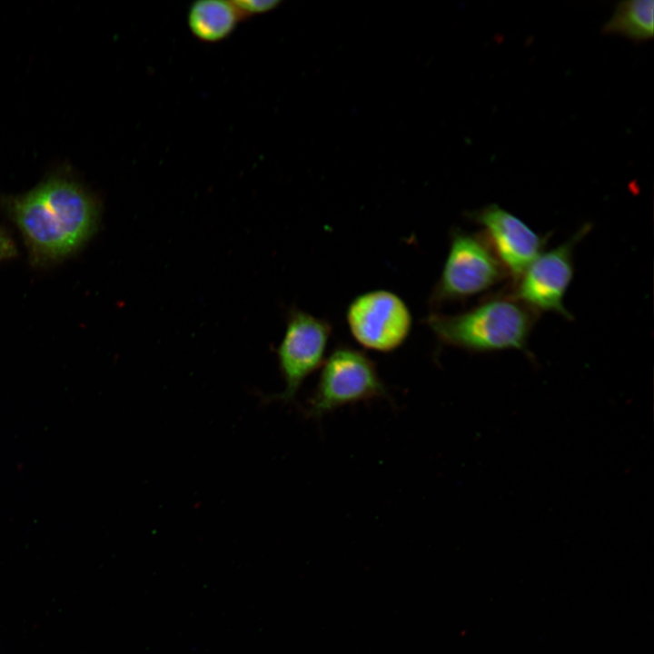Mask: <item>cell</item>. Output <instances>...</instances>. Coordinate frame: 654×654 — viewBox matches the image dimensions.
Segmentation results:
<instances>
[{"instance_id":"obj_7","label":"cell","mask_w":654,"mask_h":654,"mask_svg":"<svg viewBox=\"0 0 654 654\" xmlns=\"http://www.w3.org/2000/svg\"><path fill=\"white\" fill-rule=\"evenodd\" d=\"M346 322L352 336L363 348L390 352L407 340L412 326L405 302L388 290L357 295L348 305Z\"/></svg>"},{"instance_id":"obj_12","label":"cell","mask_w":654,"mask_h":654,"mask_svg":"<svg viewBox=\"0 0 654 654\" xmlns=\"http://www.w3.org/2000/svg\"><path fill=\"white\" fill-rule=\"evenodd\" d=\"M16 254V246L12 237L0 227V262L14 258Z\"/></svg>"},{"instance_id":"obj_5","label":"cell","mask_w":654,"mask_h":654,"mask_svg":"<svg viewBox=\"0 0 654 654\" xmlns=\"http://www.w3.org/2000/svg\"><path fill=\"white\" fill-rule=\"evenodd\" d=\"M331 332L328 321L296 307L290 309L282 340L276 348L284 389L263 401L293 402L303 382L323 363Z\"/></svg>"},{"instance_id":"obj_8","label":"cell","mask_w":654,"mask_h":654,"mask_svg":"<svg viewBox=\"0 0 654 654\" xmlns=\"http://www.w3.org/2000/svg\"><path fill=\"white\" fill-rule=\"evenodd\" d=\"M467 217L483 227L482 234L514 281L542 252L547 242V237L494 203L470 212Z\"/></svg>"},{"instance_id":"obj_9","label":"cell","mask_w":654,"mask_h":654,"mask_svg":"<svg viewBox=\"0 0 654 654\" xmlns=\"http://www.w3.org/2000/svg\"><path fill=\"white\" fill-rule=\"evenodd\" d=\"M242 17L233 1L199 0L188 10L191 33L200 41L216 43L233 34Z\"/></svg>"},{"instance_id":"obj_6","label":"cell","mask_w":654,"mask_h":654,"mask_svg":"<svg viewBox=\"0 0 654 654\" xmlns=\"http://www.w3.org/2000/svg\"><path fill=\"white\" fill-rule=\"evenodd\" d=\"M590 229L585 224L565 243L541 252L514 281L510 296L536 312H553L572 319L563 299L573 278V250Z\"/></svg>"},{"instance_id":"obj_4","label":"cell","mask_w":654,"mask_h":654,"mask_svg":"<svg viewBox=\"0 0 654 654\" xmlns=\"http://www.w3.org/2000/svg\"><path fill=\"white\" fill-rule=\"evenodd\" d=\"M508 274L482 233H451L449 251L429 303L437 309L489 290Z\"/></svg>"},{"instance_id":"obj_1","label":"cell","mask_w":654,"mask_h":654,"mask_svg":"<svg viewBox=\"0 0 654 654\" xmlns=\"http://www.w3.org/2000/svg\"><path fill=\"white\" fill-rule=\"evenodd\" d=\"M4 205L36 266L72 256L100 225L97 198L65 176H52L26 193L7 197Z\"/></svg>"},{"instance_id":"obj_3","label":"cell","mask_w":654,"mask_h":654,"mask_svg":"<svg viewBox=\"0 0 654 654\" xmlns=\"http://www.w3.org/2000/svg\"><path fill=\"white\" fill-rule=\"evenodd\" d=\"M321 367L315 389L303 407L306 417L320 420L348 404L390 399L375 362L361 350L340 344Z\"/></svg>"},{"instance_id":"obj_11","label":"cell","mask_w":654,"mask_h":654,"mask_svg":"<svg viewBox=\"0 0 654 654\" xmlns=\"http://www.w3.org/2000/svg\"><path fill=\"white\" fill-rule=\"evenodd\" d=\"M239 12L242 20L274 9L281 2L279 0H238L233 2Z\"/></svg>"},{"instance_id":"obj_2","label":"cell","mask_w":654,"mask_h":654,"mask_svg":"<svg viewBox=\"0 0 654 654\" xmlns=\"http://www.w3.org/2000/svg\"><path fill=\"white\" fill-rule=\"evenodd\" d=\"M538 312L511 296L490 298L456 314L431 312L424 322L437 341L471 352H527Z\"/></svg>"},{"instance_id":"obj_10","label":"cell","mask_w":654,"mask_h":654,"mask_svg":"<svg viewBox=\"0 0 654 654\" xmlns=\"http://www.w3.org/2000/svg\"><path fill=\"white\" fill-rule=\"evenodd\" d=\"M654 2L629 0L617 5L610 19L604 25V34L620 35L635 41H646L653 36Z\"/></svg>"}]
</instances>
